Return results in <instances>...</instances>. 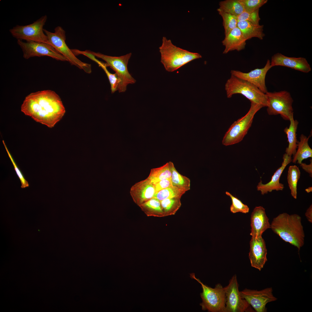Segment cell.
Returning <instances> with one entry per match:
<instances>
[{
  "mask_svg": "<svg viewBox=\"0 0 312 312\" xmlns=\"http://www.w3.org/2000/svg\"><path fill=\"white\" fill-rule=\"evenodd\" d=\"M227 98L234 94H240L249 100L251 102L267 107V101L265 94L251 83L231 75L225 85Z\"/></svg>",
  "mask_w": 312,
  "mask_h": 312,
  "instance_id": "obj_4",
  "label": "cell"
},
{
  "mask_svg": "<svg viewBox=\"0 0 312 312\" xmlns=\"http://www.w3.org/2000/svg\"><path fill=\"white\" fill-rule=\"evenodd\" d=\"M267 105V111L270 115L279 114L285 120H289L293 116V99L290 93L286 91L265 93Z\"/></svg>",
  "mask_w": 312,
  "mask_h": 312,
  "instance_id": "obj_9",
  "label": "cell"
},
{
  "mask_svg": "<svg viewBox=\"0 0 312 312\" xmlns=\"http://www.w3.org/2000/svg\"><path fill=\"white\" fill-rule=\"evenodd\" d=\"M311 135L307 137L303 134L300 137V141L297 142V150L293 155L292 161L294 163H297L300 164L304 159L312 157V149L308 144L309 138Z\"/></svg>",
  "mask_w": 312,
  "mask_h": 312,
  "instance_id": "obj_23",
  "label": "cell"
},
{
  "mask_svg": "<svg viewBox=\"0 0 312 312\" xmlns=\"http://www.w3.org/2000/svg\"><path fill=\"white\" fill-rule=\"evenodd\" d=\"M180 199L174 198L160 201L165 216L173 215L176 213L181 205Z\"/></svg>",
  "mask_w": 312,
  "mask_h": 312,
  "instance_id": "obj_31",
  "label": "cell"
},
{
  "mask_svg": "<svg viewBox=\"0 0 312 312\" xmlns=\"http://www.w3.org/2000/svg\"><path fill=\"white\" fill-rule=\"evenodd\" d=\"M289 121L290 124L289 127L285 128L284 131L287 135L288 142L285 153L291 156L296 153L297 147L296 132L299 122L297 120L294 119L293 116L290 118Z\"/></svg>",
  "mask_w": 312,
  "mask_h": 312,
  "instance_id": "obj_22",
  "label": "cell"
},
{
  "mask_svg": "<svg viewBox=\"0 0 312 312\" xmlns=\"http://www.w3.org/2000/svg\"><path fill=\"white\" fill-rule=\"evenodd\" d=\"M262 107L259 104L251 102L247 114L235 121L225 133L222 141V144L228 146L241 141L251 127L255 115Z\"/></svg>",
  "mask_w": 312,
  "mask_h": 312,
  "instance_id": "obj_5",
  "label": "cell"
},
{
  "mask_svg": "<svg viewBox=\"0 0 312 312\" xmlns=\"http://www.w3.org/2000/svg\"><path fill=\"white\" fill-rule=\"evenodd\" d=\"M292 159L291 156L285 153L283 155V160L281 166L276 171L271 180L268 183L263 184L261 180L257 186V190L261 192L262 195L267 194L273 190L278 191L283 190L284 187V185L280 182V179L284 170L287 165L292 161Z\"/></svg>",
  "mask_w": 312,
  "mask_h": 312,
  "instance_id": "obj_18",
  "label": "cell"
},
{
  "mask_svg": "<svg viewBox=\"0 0 312 312\" xmlns=\"http://www.w3.org/2000/svg\"><path fill=\"white\" fill-rule=\"evenodd\" d=\"M87 51L95 57L103 60L106 62L105 64L107 67H109L115 72L120 81L118 89L119 92H125L128 84L135 83L136 80L129 73L127 68L128 63L131 55V53L116 57L88 50Z\"/></svg>",
  "mask_w": 312,
  "mask_h": 312,
  "instance_id": "obj_6",
  "label": "cell"
},
{
  "mask_svg": "<svg viewBox=\"0 0 312 312\" xmlns=\"http://www.w3.org/2000/svg\"><path fill=\"white\" fill-rule=\"evenodd\" d=\"M155 193L154 185L147 178L135 183L130 190L132 196L140 203L153 198Z\"/></svg>",
  "mask_w": 312,
  "mask_h": 312,
  "instance_id": "obj_19",
  "label": "cell"
},
{
  "mask_svg": "<svg viewBox=\"0 0 312 312\" xmlns=\"http://www.w3.org/2000/svg\"><path fill=\"white\" fill-rule=\"evenodd\" d=\"M225 193L231 198V200L232 204L230 207V210L232 213H235L240 212L246 213L249 212V208L247 205L244 204L241 200L229 192H226Z\"/></svg>",
  "mask_w": 312,
  "mask_h": 312,
  "instance_id": "obj_33",
  "label": "cell"
},
{
  "mask_svg": "<svg viewBox=\"0 0 312 312\" xmlns=\"http://www.w3.org/2000/svg\"><path fill=\"white\" fill-rule=\"evenodd\" d=\"M271 68L270 61L268 59L263 68H256L248 73L231 70V73L238 78L251 83L265 94L268 92L265 83V77L267 72Z\"/></svg>",
  "mask_w": 312,
  "mask_h": 312,
  "instance_id": "obj_14",
  "label": "cell"
},
{
  "mask_svg": "<svg viewBox=\"0 0 312 312\" xmlns=\"http://www.w3.org/2000/svg\"><path fill=\"white\" fill-rule=\"evenodd\" d=\"M219 8L224 12L238 16L244 11V8L238 0H226L219 3Z\"/></svg>",
  "mask_w": 312,
  "mask_h": 312,
  "instance_id": "obj_28",
  "label": "cell"
},
{
  "mask_svg": "<svg viewBox=\"0 0 312 312\" xmlns=\"http://www.w3.org/2000/svg\"><path fill=\"white\" fill-rule=\"evenodd\" d=\"M191 278L196 280L201 285L202 292L200 294L202 302L200 305L202 310L211 312H225L226 297L225 287L220 283L212 288L203 283L195 276L190 274Z\"/></svg>",
  "mask_w": 312,
  "mask_h": 312,
  "instance_id": "obj_7",
  "label": "cell"
},
{
  "mask_svg": "<svg viewBox=\"0 0 312 312\" xmlns=\"http://www.w3.org/2000/svg\"><path fill=\"white\" fill-rule=\"evenodd\" d=\"M246 41L240 29L237 27L235 28L222 41V44L225 47L223 53L225 54L230 51H239L244 49Z\"/></svg>",
  "mask_w": 312,
  "mask_h": 312,
  "instance_id": "obj_20",
  "label": "cell"
},
{
  "mask_svg": "<svg viewBox=\"0 0 312 312\" xmlns=\"http://www.w3.org/2000/svg\"><path fill=\"white\" fill-rule=\"evenodd\" d=\"M171 163L170 161L161 167L152 168L147 178L154 185L163 179L171 178Z\"/></svg>",
  "mask_w": 312,
  "mask_h": 312,
  "instance_id": "obj_25",
  "label": "cell"
},
{
  "mask_svg": "<svg viewBox=\"0 0 312 312\" xmlns=\"http://www.w3.org/2000/svg\"><path fill=\"white\" fill-rule=\"evenodd\" d=\"M185 192L176 187L172 186L156 192L153 198L160 201L168 198H181Z\"/></svg>",
  "mask_w": 312,
  "mask_h": 312,
  "instance_id": "obj_29",
  "label": "cell"
},
{
  "mask_svg": "<svg viewBox=\"0 0 312 312\" xmlns=\"http://www.w3.org/2000/svg\"><path fill=\"white\" fill-rule=\"evenodd\" d=\"M161 62L166 70L173 72L194 60L201 58L197 53L192 52L177 47L171 41L164 36L159 48Z\"/></svg>",
  "mask_w": 312,
  "mask_h": 312,
  "instance_id": "obj_3",
  "label": "cell"
},
{
  "mask_svg": "<svg viewBox=\"0 0 312 312\" xmlns=\"http://www.w3.org/2000/svg\"><path fill=\"white\" fill-rule=\"evenodd\" d=\"M171 179L172 185L186 192L190 190V181L187 177L179 173L174 164L171 163Z\"/></svg>",
  "mask_w": 312,
  "mask_h": 312,
  "instance_id": "obj_26",
  "label": "cell"
},
{
  "mask_svg": "<svg viewBox=\"0 0 312 312\" xmlns=\"http://www.w3.org/2000/svg\"><path fill=\"white\" fill-rule=\"evenodd\" d=\"M270 65L272 67L283 66L305 73H308L311 70L310 66L305 58L289 57L278 53L272 56Z\"/></svg>",
  "mask_w": 312,
  "mask_h": 312,
  "instance_id": "obj_16",
  "label": "cell"
},
{
  "mask_svg": "<svg viewBox=\"0 0 312 312\" xmlns=\"http://www.w3.org/2000/svg\"><path fill=\"white\" fill-rule=\"evenodd\" d=\"M217 10L222 18L224 34L225 36H226L232 30L237 27V17L225 12L219 8Z\"/></svg>",
  "mask_w": 312,
  "mask_h": 312,
  "instance_id": "obj_30",
  "label": "cell"
},
{
  "mask_svg": "<svg viewBox=\"0 0 312 312\" xmlns=\"http://www.w3.org/2000/svg\"><path fill=\"white\" fill-rule=\"evenodd\" d=\"M3 143L5 146V149L6 151L8 154V155L10 158L12 162V163L13 165L14 168V170L16 173V174L19 177L21 184V187L22 188H25L26 187H27L29 186V184L28 183L27 181L25 179L23 175L22 172L21 171L19 170L18 168L16 165L15 162L13 158H12L11 155L8 149L7 148L5 144V142L4 140H3Z\"/></svg>",
  "mask_w": 312,
  "mask_h": 312,
  "instance_id": "obj_36",
  "label": "cell"
},
{
  "mask_svg": "<svg viewBox=\"0 0 312 312\" xmlns=\"http://www.w3.org/2000/svg\"><path fill=\"white\" fill-rule=\"evenodd\" d=\"M74 52L76 55L79 54L83 55L97 63L99 66L102 68L108 78L111 85L112 93H113L118 90L120 82L118 76L116 73L112 74L110 73L107 68V67L105 63L98 60L94 56L89 53L87 50L82 51L75 49Z\"/></svg>",
  "mask_w": 312,
  "mask_h": 312,
  "instance_id": "obj_24",
  "label": "cell"
},
{
  "mask_svg": "<svg viewBox=\"0 0 312 312\" xmlns=\"http://www.w3.org/2000/svg\"><path fill=\"white\" fill-rule=\"evenodd\" d=\"M21 111L36 121L51 128L62 118L65 107L54 91L44 90L31 93L25 98Z\"/></svg>",
  "mask_w": 312,
  "mask_h": 312,
  "instance_id": "obj_1",
  "label": "cell"
},
{
  "mask_svg": "<svg viewBox=\"0 0 312 312\" xmlns=\"http://www.w3.org/2000/svg\"><path fill=\"white\" fill-rule=\"evenodd\" d=\"M305 215L308 221L310 223L312 222V204L307 209Z\"/></svg>",
  "mask_w": 312,
  "mask_h": 312,
  "instance_id": "obj_39",
  "label": "cell"
},
{
  "mask_svg": "<svg viewBox=\"0 0 312 312\" xmlns=\"http://www.w3.org/2000/svg\"><path fill=\"white\" fill-rule=\"evenodd\" d=\"M17 43L23 51L26 59L34 57L48 56L58 60L68 61L67 59L50 45L34 41L23 42L17 40Z\"/></svg>",
  "mask_w": 312,
  "mask_h": 312,
  "instance_id": "obj_11",
  "label": "cell"
},
{
  "mask_svg": "<svg viewBox=\"0 0 312 312\" xmlns=\"http://www.w3.org/2000/svg\"><path fill=\"white\" fill-rule=\"evenodd\" d=\"M269 219L265 209L262 206L256 207L252 212L250 217L251 232L252 238L262 237L263 233L270 228Z\"/></svg>",
  "mask_w": 312,
  "mask_h": 312,
  "instance_id": "obj_17",
  "label": "cell"
},
{
  "mask_svg": "<svg viewBox=\"0 0 312 312\" xmlns=\"http://www.w3.org/2000/svg\"><path fill=\"white\" fill-rule=\"evenodd\" d=\"M142 205L153 215L165 216L160 201L156 198H153L143 203Z\"/></svg>",
  "mask_w": 312,
  "mask_h": 312,
  "instance_id": "obj_32",
  "label": "cell"
},
{
  "mask_svg": "<svg viewBox=\"0 0 312 312\" xmlns=\"http://www.w3.org/2000/svg\"><path fill=\"white\" fill-rule=\"evenodd\" d=\"M154 185L156 193L162 190L172 186L171 178L165 179L160 181L154 184Z\"/></svg>",
  "mask_w": 312,
  "mask_h": 312,
  "instance_id": "obj_37",
  "label": "cell"
},
{
  "mask_svg": "<svg viewBox=\"0 0 312 312\" xmlns=\"http://www.w3.org/2000/svg\"><path fill=\"white\" fill-rule=\"evenodd\" d=\"M237 17L238 22L246 21L257 25L260 20L259 9L251 12L244 11Z\"/></svg>",
  "mask_w": 312,
  "mask_h": 312,
  "instance_id": "obj_35",
  "label": "cell"
},
{
  "mask_svg": "<svg viewBox=\"0 0 312 312\" xmlns=\"http://www.w3.org/2000/svg\"><path fill=\"white\" fill-rule=\"evenodd\" d=\"M43 31L48 38L47 44L52 46L66 57L72 64L83 70L87 73L91 72V65L83 62L78 59L67 45L65 42V32L61 27H56L54 32H50L45 29H43Z\"/></svg>",
  "mask_w": 312,
  "mask_h": 312,
  "instance_id": "obj_8",
  "label": "cell"
},
{
  "mask_svg": "<svg viewBox=\"0 0 312 312\" xmlns=\"http://www.w3.org/2000/svg\"><path fill=\"white\" fill-rule=\"evenodd\" d=\"M300 172L295 165L290 166L288 168L287 180L291 196L294 198L297 197V185L300 178Z\"/></svg>",
  "mask_w": 312,
  "mask_h": 312,
  "instance_id": "obj_27",
  "label": "cell"
},
{
  "mask_svg": "<svg viewBox=\"0 0 312 312\" xmlns=\"http://www.w3.org/2000/svg\"><path fill=\"white\" fill-rule=\"evenodd\" d=\"M250 246L248 256L251 266L261 271L267 261V250L265 241L262 237H251Z\"/></svg>",
  "mask_w": 312,
  "mask_h": 312,
  "instance_id": "obj_15",
  "label": "cell"
},
{
  "mask_svg": "<svg viewBox=\"0 0 312 312\" xmlns=\"http://www.w3.org/2000/svg\"><path fill=\"white\" fill-rule=\"evenodd\" d=\"M237 276L234 275L225 287L226 297L225 312H253L250 305L242 298L239 290Z\"/></svg>",
  "mask_w": 312,
  "mask_h": 312,
  "instance_id": "obj_12",
  "label": "cell"
},
{
  "mask_svg": "<svg viewBox=\"0 0 312 312\" xmlns=\"http://www.w3.org/2000/svg\"><path fill=\"white\" fill-rule=\"evenodd\" d=\"M272 287H268L260 291L245 288L240 291L242 298L257 312H265L266 305L268 303L276 300L277 298L273 295Z\"/></svg>",
  "mask_w": 312,
  "mask_h": 312,
  "instance_id": "obj_13",
  "label": "cell"
},
{
  "mask_svg": "<svg viewBox=\"0 0 312 312\" xmlns=\"http://www.w3.org/2000/svg\"><path fill=\"white\" fill-rule=\"evenodd\" d=\"M310 163L309 164H307L305 163L302 162L300 165L301 168L306 172L308 173L310 177H312V160H310Z\"/></svg>",
  "mask_w": 312,
  "mask_h": 312,
  "instance_id": "obj_38",
  "label": "cell"
},
{
  "mask_svg": "<svg viewBox=\"0 0 312 312\" xmlns=\"http://www.w3.org/2000/svg\"><path fill=\"white\" fill-rule=\"evenodd\" d=\"M237 27L241 31L247 40L253 37L262 40L265 35L263 32V25L243 21H239Z\"/></svg>",
  "mask_w": 312,
  "mask_h": 312,
  "instance_id": "obj_21",
  "label": "cell"
},
{
  "mask_svg": "<svg viewBox=\"0 0 312 312\" xmlns=\"http://www.w3.org/2000/svg\"><path fill=\"white\" fill-rule=\"evenodd\" d=\"M305 191H306V192H307L308 193H310V192H312V187H308L306 189H305Z\"/></svg>",
  "mask_w": 312,
  "mask_h": 312,
  "instance_id": "obj_40",
  "label": "cell"
},
{
  "mask_svg": "<svg viewBox=\"0 0 312 312\" xmlns=\"http://www.w3.org/2000/svg\"><path fill=\"white\" fill-rule=\"evenodd\" d=\"M47 18V16L44 15L31 24L26 25H17L10 29L9 31L17 40L47 43L48 38L43 28Z\"/></svg>",
  "mask_w": 312,
  "mask_h": 312,
  "instance_id": "obj_10",
  "label": "cell"
},
{
  "mask_svg": "<svg viewBox=\"0 0 312 312\" xmlns=\"http://www.w3.org/2000/svg\"><path fill=\"white\" fill-rule=\"evenodd\" d=\"M270 228L284 241L299 250L304 244L305 235L301 218L298 214L286 213L279 214L273 218Z\"/></svg>",
  "mask_w": 312,
  "mask_h": 312,
  "instance_id": "obj_2",
  "label": "cell"
},
{
  "mask_svg": "<svg viewBox=\"0 0 312 312\" xmlns=\"http://www.w3.org/2000/svg\"><path fill=\"white\" fill-rule=\"evenodd\" d=\"M243 6L244 11L252 12L257 10L266 3L267 0H238Z\"/></svg>",
  "mask_w": 312,
  "mask_h": 312,
  "instance_id": "obj_34",
  "label": "cell"
}]
</instances>
